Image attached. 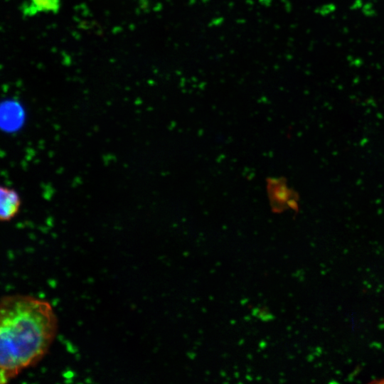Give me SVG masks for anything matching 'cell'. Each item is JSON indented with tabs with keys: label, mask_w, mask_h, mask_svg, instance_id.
<instances>
[{
	"label": "cell",
	"mask_w": 384,
	"mask_h": 384,
	"mask_svg": "<svg viewBox=\"0 0 384 384\" xmlns=\"http://www.w3.org/2000/svg\"><path fill=\"white\" fill-rule=\"evenodd\" d=\"M377 383H384V379L380 380V381H378Z\"/></svg>",
	"instance_id": "277c9868"
},
{
	"label": "cell",
	"mask_w": 384,
	"mask_h": 384,
	"mask_svg": "<svg viewBox=\"0 0 384 384\" xmlns=\"http://www.w3.org/2000/svg\"><path fill=\"white\" fill-rule=\"evenodd\" d=\"M23 119V112L19 105L14 102H6L0 105V127L9 130L21 125Z\"/></svg>",
	"instance_id": "3957f363"
},
{
	"label": "cell",
	"mask_w": 384,
	"mask_h": 384,
	"mask_svg": "<svg viewBox=\"0 0 384 384\" xmlns=\"http://www.w3.org/2000/svg\"><path fill=\"white\" fill-rule=\"evenodd\" d=\"M21 199L11 188L0 186V221H9L18 213Z\"/></svg>",
	"instance_id": "7a4b0ae2"
},
{
	"label": "cell",
	"mask_w": 384,
	"mask_h": 384,
	"mask_svg": "<svg viewBox=\"0 0 384 384\" xmlns=\"http://www.w3.org/2000/svg\"><path fill=\"white\" fill-rule=\"evenodd\" d=\"M58 331L49 302L28 294L0 299V383H6L38 364L48 352Z\"/></svg>",
	"instance_id": "6da1fadb"
}]
</instances>
